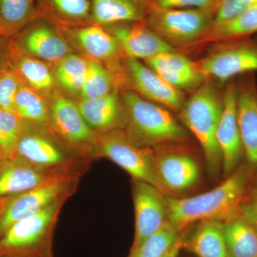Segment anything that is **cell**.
Returning <instances> with one entry per match:
<instances>
[{
    "instance_id": "obj_15",
    "label": "cell",
    "mask_w": 257,
    "mask_h": 257,
    "mask_svg": "<svg viewBox=\"0 0 257 257\" xmlns=\"http://www.w3.org/2000/svg\"><path fill=\"white\" fill-rule=\"evenodd\" d=\"M133 197L135 213V233L130 251L136 249L168 222L166 195L155 186L133 180Z\"/></svg>"
},
{
    "instance_id": "obj_20",
    "label": "cell",
    "mask_w": 257,
    "mask_h": 257,
    "mask_svg": "<svg viewBox=\"0 0 257 257\" xmlns=\"http://www.w3.org/2000/svg\"><path fill=\"white\" fill-rule=\"evenodd\" d=\"M78 107L88 125L96 134L124 130L127 121V111L121 89L92 99H80Z\"/></svg>"
},
{
    "instance_id": "obj_10",
    "label": "cell",
    "mask_w": 257,
    "mask_h": 257,
    "mask_svg": "<svg viewBox=\"0 0 257 257\" xmlns=\"http://www.w3.org/2000/svg\"><path fill=\"white\" fill-rule=\"evenodd\" d=\"M76 177V175L63 176L13 197L3 198L0 235L17 221L37 214L59 199L69 197L77 183Z\"/></svg>"
},
{
    "instance_id": "obj_38",
    "label": "cell",
    "mask_w": 257,
    "mask_h": 257,
    "mask_svg": "<svg viewBox=\"0 0 257 257\" xmlns=\"http://www.w3.org/2000/svg\"><path fill=\"white\" fill-rule=\"evenodd\" d=\"M186 231H187V229L184 230L183 233L179 236L178 240L176 241L175 244L162 257H179L181 251L183 250V241Z\"/></svg>"
},
{
    "instance_id": "obj_23",
    "label": "cell",
    "mask_w": 257,
    "mask_h": 257,
    "mask_svg": "<svg viewBox=\"0 0 257 257\" xmlns=\"http://www.w3.org/2000/svg\"><path fill=\"white\" fill-rule=\"evenodd\" d=\"M196 224L194 229L189 226L186 231L183 249L197 257H230L222 222L207 220Z\"/></svg>"
},
{
    "instance_id": "obj_5",
    "label": "cell",
    "mask_w": 257,
    "mask_h": 257,
    "mask_svg": "<svg viewBox=\"0 0 257 257\" xmlns=\"http://www.w3.org/2000/svg\"><path fill=\"white\" fill-rule=\"evenodd\" d=\"M145 22L164 41L182 52L210 28L214 15L207 10L164 9L150 6Z\"/></svg>"
},
{
    "instance_id": "obj_39",
    "label": "cell",
    "mask_w": 257,
    "mask_h": 257,
    "mask_svg": "<svg viewBox=\"0 0 257 257\" xmlns=\"http://www.w3.org/2000/svg\"><path fill=\"white\" fill-rule=\"evenodd\" d=\"M15 34H16V32L10 26H8L0 17V36L12 37L14 36Z\"/></svg>"
},
{
    "instance_id": "obj_26",
    "label": "cell",
    "mask_w": 257,
    "mask_h": 257,
    "mask_svg": "<svg viewBox=\"0 0 257 257\" xmlns=\"http://www.w3.org/2000/svg\"><path fill=\"white\" fill-rule=\"evenodd\" d=\"M230 257H257V231L241 215L223 223Z\"/></svg>"
},
{
    "instance_id": "obj_28",
    "label": "cell",
    "mask_w": 257,
    "mask_h": 257,
    "mask_svg": "<svg viewBox=\"0 0 257 257\" xmlns=\"http://www.w3.org/2000/svg\"><path fill=\"white\" fill-rule=\"evenodd\" d=\"M121 84L114 72L104 64L87 59V68L82 89L81 99H92L121 89Z\"/></svg>"
},
{
    "instance_id": "obj_8",
    "label": "cell",
    "mask_w": 257,
    "mask_h": 257,
    "mask_svg": "<svg viewBox=\"0 0 257 257\" xmlns=\"http://www.w3.org/2000/svg\"><path fill=\"white\" fill-rule=\"evenodd\" d=\"M69 197H64L11 225L0 235V255L22 254L41 248L50 237L61 209Z\"/></svg>"
},
{
    "instance_id": "obj_11",
    "label": "cell",
    "mask_w": 257,
    "mask_h": 257,
    "mask_svg": "<svg viewBox=\"0 0 257 257\" xmlns=\"http://www.w3.org/2000/svg\"><path fill=\"white\" fill-rule=\"evenodd\" d=\"M68 149L45 131V127L23 121L16 150L19 158L42 168L74 170L78 161Z\"/></svg>"
},
{
    "instance_id": "obj_40",
    "label": "cell",
    "mask_w": 257,
    "mask_h": 257,
    "mask_svg": "<svg viewBox=\"0 0 257 257\" xmlns=\"http://www.w3.org/2000/svg\"><path fill=\"white\" fill-rule=\"evenodd\" d=\"M3 199H0V216H1L2 211H3Z\"/></svg>"
},
{
    "instance_id": "obj_36",
    "label": "cell",
    "mask_w": 257,
    "mask_h": 257,
    "mask_svg": "<svg viewBox=\"0 0 257 257\" xmlns=\"http://www.w3.org/2000/svg\"><path fill=\"white\" fill-rule=\"evenodd\" d=\"M241 216L257 231V177L241 205Z\"/></svg>"
},
{
    "instance_id": "obj_4",
    "label": "cell",
    "mask_w": 257,
    "mask_h": 257,
    "mask_svg": "<svg viewBox=\"0 0 257 257\" xmlns=\"http://www.w3.org/2000/svg\"><path fill=\"white\" fill-rule=\"evenodd\" d=\"M205 79L221 87L239 76L257 73V38L253 37L215 44L195 61Z\"/></svg>"
},
{
    "instance_id": "obj_19",
    "label": "cell",
    "mask_w": 257,
    "mask_h": 257,
    "mask_svg": "<svg viewBox=\"0 0 257 257\" xmlns=\"http://www.w3.org/2000/svg\"><path fill=\"white\" fill-rule=\"evenodd\" d=\"M105 28L126 57L146 61L162 52L177 50L164 41L145 21L119 24Z\"/></svg>"
},
{
    "instance_id": "obj_24",
    "label": "cell",
    "mask_w": 257,
    "mask_h": 257,
    "mask_svg": "<svg viewBox=\"0 0 257 257\" xmlns=\"http://www.w3.org/2000/svg\"><path fill=\"white\" fill-rule=\"evenodd\" d=\"M37 12L60 28L92 23L91 0H37Z\"/></svg>"
},
{
    "instance_id": "obj_21",
    "label": "cell",
    "mask_w": 257,
    "mask_h": 257,
    "mask_svg": "<svg viewBox=\"0 0 257 257\" xmlns=\"http://www.w3.org/2000/svg\"><path fill=\"white\" fill-rule=\"evenodd\" d=\"M145 64L172 87L184 92H192L205 80L195 61L177 50L162 52L145 61Z\"/></svg>"
},
{
    "instance_id": "obj_2",
    "label": "cell",
    "mask_w": 257,
    "mask_h": 257,
    "mask_svg": "<svg viewBox=\"0 0 257 257\" xmlns=\"http://www.w3.org/2000/svg\"><path fill=\"white\" fill-rule=\"evenodd\" d=\"M127 121L124 131L130 143L140 148L171 143H192V135L165 106L145 99L133 89H121Z\"/></svg>"
},
{
    "instance_id": "obj_37",
    "label": "cell",
    "mask_w": 257,
    "mask_h": 257,
    "mask_svg": "<svg viewBox=\"0 0 257 257\" xmlns=\"http://www.w3.org/2000/svg\"><path fill=\"white\" fill-rule=\"evenodd\" d=\"M11 37L0 36V69L4 68L10 63L11 55Z\"/></svg>"
},
{
    "instance_id": "obj_34",
    "label": "cell",
    "mask_w": 257,
    "mask_h": 257,
    "mask_svg": "<svg viewBox=\"0 0 257 257\" xmlns=\"http://www.w3.org/2000/svg\"><path fill=\"white\" fill-rule=\"evenodd\" d=\"M256 5L257 0H216L213 24L234 18Z\"/></svg>"
},
{
    "instance_id": "obj_30",
    "label": "cell",
    "mask_w": 257,
    "mask_h": 257,
    "mask_svg": "<svg viewBox=\"0 0 257 257\" xmlns=\"http://www.w3.org/2000/svg\"><path fill=\"white\" fill-rule=\"evenodd\" d=\"M0 17L17 33L38 19L37 0H0Z\"/></svg>"
},
{
    "instance_id": "obj_12",
    "label": "cell",
    "mask_w": 257,
    "mask_h": 257,
    "mask_svg": "<svg viewBox=\"0 0 257 257\" xmlns=\"http://www.w3.org/2000/svg\"><path fill=\"white\" fill-rule=\"evenodd\" d=\"M124 73L126 88L177 115L182 110L187 99L185 92L172 87L147 64L125 57Z\"/></svg>"
},
{
    "instance_id": "obj_31",
    "label": "cell",
    "mask_w": 257,
    "mask_h": 257,
    "mask_svg": "<svg viewBox=\"0 0 257 257\" xmlns=\"http://www.w3.org/2000/svg\"><path fill=\"white\" fill-rule=\"evenodd\" d=\"M184 231H179L167 222L136 249L130 251L128 257H162L175 244Z\"/></svg>"
},
{
    "instance_id": "obj_18",
    "label": "cell",
    "mask_w": 257,
    "mask_h": 257,
    "mask_svg": "<svg viewBox=\"0 0 257 257\" xmlns=\"http://www.w3.org/2000/svg\"><path fill=\"white\" fill-rule=\"evenodd\" d=\"M73 170L37 167L15 156L0 160V199L13 197L63 176L75 175Z\"/></svg>"
},
{
    "instance_id": "obj_16",
    "label": "cell",
    "mask_w": 257,
    "mask_h": 257,
    "mask_svg": "<svg viewBox=\"0 0 257 257\" xmlns=\"http://www.w3.org/2000/svg\"><path fill=\"white\" fill-rule=\"evenodd\" d=\"M216 142L222 160L224 178L231 175L241 164L243 150L237 116V101L235 79L223 88L222 111L216 133Z\"/></svg>"
},
{
    "instance_id": "obj_33",
    "label": "cell",
    "mask_w": 257,
    "mask_h": 257,
    "mask_svg": "<svg viewBox=\"0 0 257 257\" xmlns=\"http://www.w3.org/2000/svg\"><path fill=\"white\" fill-rule=\"evenodd\" d=\"M22 83L11 64L0 69V109L15 114V97Z\"/></svg>"
},
{
    "instance_id": "obj_32",
    "label": "cell",
    "mask_w": 257,
    "mask_h": 257,
    "mask_svg": "<svg viewBox=\"0 0 257 257\" xmlns=\"http://www.w3.org/2000/svg\"><path fill=\"white\" fill-rule=\"evenodd\" d=\"M23 121L13 112L0 109V160L16 156Z\"/></svg>"
},
{
    "instance_id": "obj_27",
    "label": "cell",
    "mask_w": 257,
    "mask_h": 257,
    "mask_svg": "<svg viewBox=\"0 0 257 257\" xmlns=\"http://www.w3.org/2000/svg\"><path fill=\"white\" fill-rule=\"evenodd\" d=\"M15 112L23 121L49 128L50 103L42 93L22 83L15 100Z\"/></svg>"
},
{
    "instance_id": "obj_9",
    "label": "cell",
    "mask_w": 257,
    "mask_h": 257,
    "mask_svg": "<svg viewBox=\"0 0 257 257\" xmlns=\"http://www.w3.org/2000/svg\"><path fill=\"white\" fill-rule=\"evenodd\" d=\"M53 96L49 130L77 155L94 156L98 134L88 125L77 104L60 93Z\"/></svg>"
},
{
    "instance_id": "obj_3",
    "label": "cell",
    "mask_w": 257,
    "mask_h": 257,
    "mask_svg": "<svg viewBox=\"0 0 257 257\" xmlns=\"http://www.w3.org/2000/svg\"><path fill=\"white\" fill-rule=\"evenodd\" d=\"M210 79L193 91L178 116L182 124L200 145L211 177L222 172V160L216 133L222 111L223 89Z\"/></svg>"
},
{
    "instance_id": "obj_14",
    "label": "cell",
    "mask_w": 257,
    "mask_h": 257,
    "mask_svg": "<svg viewBox=\"0 0 257 257\" xmlns=\"http://www.w3.org/2000/svg\"><path fill=\"white\" fill-rule=\"evenodd\" d=\"M59 30L55 24L38 18L17 32L12 40L24 53L57 64L72 54V48Z\"/></svg>"
},
{
    "instance_id": "obj_29",
    "label": "cell",
    "mask_w": 257,
    "mask_h": 257,
    "mask_svg": "<svg viewBox=\"0 0 257 257\" xmlns=\"http://www.w3.org/2000/svg\"><path fill=\"white\" fill-rule=\"evenodd\" d=\"M87 68V59L70 54L56 64L55 77L67 92L80 94Z\"/></svg>"
},
{
    "instance_id": "obj_22",
    "label": "cell",
    "mask_w": 257,
    "mask_h": 257,
    "mask_svg": "<svg viewBox=\"0 0 257 257\" xmlns=\"http://www.w3.org/2000/svg\"><path fill=\"white\" fill-rule=\"evenodd\" d=\"M92 23L104 28L145 21L150 0H91Z\"/></svg>"
},
{
    "instance_id": "obj_6",
    "label": "cell",
    "mask_w": 257,
    "mask_h": 257,
    "mask_svg": "<svg viewBox=\"0 0 257 257\" xmlns=\"http://www.w3.org/2000/svg\"><path fill=\"white\" fill-rule=\"evenodd\" d=\"M191 143L166 144L153 148L157 176L166 196L187 192L200 181V163Z\"/></svg>"
},
{
    "instance_id": "obj_25",
    "label": "cell",
    "mask_w": 257,
    "mask_h": 257,
    "mask_svg": "<svg viewBox=\"0 0 257 257\" xmlns=\"http://www.w3.org/2000/svg\"><path fill=\"white\" fill-rule=\"evenodd\" d=\"M10 63L24 84L42 94L53 90L55 77L46 62L24 53L13 40Z\"/></svg>"
},
{
    "instance_id": "obj_7",
    "label": "cell",
    "mask_w": 257,
    "mask_h": 257,
    "mask_svg": "<svg viewBox=\"0 0 257 257\" xmlns=\"http://www.w3.org/2000/svg\"><path fill=\"white\" fill-rule=\"evenodd\" d=\"M94 157L111 160L126 171L133 180L152 184L162 192L153 148L135 146L126 138L124 130L98 134Z\"/></svg>"
},
{
    "instance_id": "obj_13",
    "label": "cell",
    "mask_w": 257,
    "mask_h": 257,
    "mask_svg": "<svg viewBox=\"0 0 257 257\" xmlns=\"http://www.w3.org/2000/svg\"><path fill=\"white\" fill-rule=\"evenodd\" d=\"M74 39L89 60L97 61L108 67L126 86L124 56L114 37L104 27L89 23L70 28H60Z\"/></svg>"
},
{
    "instance_id": "obj_35",
    "label": "cell",
    "mask_w": 257,
    "mask_h": 257,
    "mask_svg": "<svg viewBox=\"0 0 257 257\" xmlns=\"http://www.w3.org/2000/svg\"><path fill=\"white\" fill-rule=\"evenodd\" d=\"M150 6L164 9H202L212 12L216 0H150Z\"/></svg>"
},
{
    "instance_id": "obj_17",
    "label": "cell",
    "mask_w": 257,
    "mask_h": 257,
    "mask_svg": "<svg viewBox=\"0 0 257 257\" xmlns=\"http://www.w3.org/2000/svg\"><path fill=\"white\" fill-rule=\"evenodd\" d=\"M237 116L245 162L257 177V82L255 74L235 79Z\"/></svg>"
},
{
    "instance_id": "obj_1",
    "label": "cell",
    "mask_w": 257,
    "mask_h": 257,
    "mask_svg": "<svg viewBox=\"0 0 257 257\" xmlns=\"http://www.w3.org/2000/svg\"><path fill=\"white\" fill-rule=\"evenodd\" d=\"M256 174L243 162L215 188L188 197L166 196L168 223L179 231L202 221L224 223L241 215V208Z\"/></svg>"
}]
</instances>
